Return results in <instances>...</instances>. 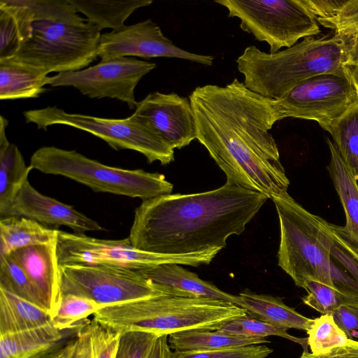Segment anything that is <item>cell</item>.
<instances>
[{
  "label": "cell",
  "instance_id": "obj_1",
  "mask_svg": "<svg viewBox=\"0 0 358 358\" xmlns=\"http://www.w3.org/2000/svg\"><path fill=\"white\" fill-rule=\"evenodd\" d=\"M196 137L225 173L227 182L265 194L287 193L289 180L269 131L282 120L275 99L235 78L196 87L189 96Z\"/></svg>",
  "mask_w": 358,
  "mask_h": 358
},
{
  "label": "cell",
  "instance_id": "obj_2",
  "mask_svg": "<svg viewBox=\"0 0 358 358\" xmlns=\"http://www.w3.org/2000/svg\"><path fill=\"white\" fill-rule=\"evenodd\" d=\"M268 198L229 182L193 194H169L143 200L127 237L133 247L162 255L221 250L240 235Z\"/></svg>",
  "mask_w": 358,
  "mask_h": 358
},
{
  "label": "cell",
  "instance_id": "obj_3",
  "mask_svg": "<svg viewBox=\"0 0 358 358\" xmlns=\"http://www.w3.org/2000/svg\"><path fill=\"white\" fill-rule=\"evenodd\" d=\"M236 63L248 89L273 99L283 96L310 78L348 73L343 44L336 34L332 37H306L300 43L273 54L250 45L238 57Z\"/></svg>",
  "mask_w": 358,
  "mask_h": 358
},
{
  "label": "cell",
  "instance_id": "obj_4",
  "mask_svg": "<svg viewBox=\"0 0 358 358\" xmlns=\"http://www.w3.org/2000/svg\"><path fill=\"white\" fill-rule=\"evenodd\" d=\"M247 315L244 308L223 300L165 295L104 306L93 320L120 334L145 331L169 335L196 329L218 330Z\"/></svg>",
  "mask_w": 358,
  "mask_h": 358
},
{
  "label": "cell",
  "instance_id": "obj_5",
  "mask_svg": "<svg viewBox=\"0 0 358 358\" xmlns=\"http://www.w3.org/2000/svg\"><path fill=\"white\" fill-rule=\"evenodd\" d=\"M278 213L280 238L278 266L303 288L312 278L334 287L330 275L331 223L311 213L288 193L271 199Z\"/></svg>",
  "mask_w": 358,
  "mask_h": 358
},
{
  "label": "cell",
  "instance_id": "obj_6",
  "mask_svg": "<svg viewBox=\"0 0 358 358\" xmlns=\"http://www.w3.org/2000/svg\"><path fill=\"white\" fill-rule=\"evenodd\" d=\"M29 166L46 174L62 176L95 192H106L143 201L172 192L173 185L163 174L103 164L76 150L43 146L31 157Z\"/></svg>",
  "mask_w": 358,
  "mask_h": 358
},
{
  "label": "cell",
  "instance_id": "obj_7",
  "mask_svg": "<svg viewBox=\"0 0 358 358\" xmlns=\"http://www.w3.org/2000/svg\"><path fill=\"white\" fill-rule=\"evenodd\" d=\"M101 34L97 26L88 22L34 21L30 37L8 59L48 74L79 71L97 59Z\"/></svg>",
  "mask_w": 358,
  "mask_h": 358
},
{
  "label": "cell",
  "instance_id": "obj_8",
  "mask_svg": "<svg viewBox=\"0 0 358 358\" xmlns=\"http://www.w3.org/2000/svg\"><path fill=\"white\" fill-rule=\"evenodd\" d=\"M23 115L27 123L36 124L38 129L47 130L56 124L69 126L101 138L115 150L136 151L149 163L158 161L167 165L174 160V150L134 114L126 118H104L47 106L26 110Z\"/></svg>",
  "mask_w": 358,
  "mask_h": 358
},
{
  "label": "cell",
  "instance_id": "obj_9",
  "mask_svg": "<svg viewBox=\"0 0 358 358\" xmlns=\"http://www.w3.org/2000/svg\"><path fill=\"white\" fill-rule=\"evenodd\" d=\"M219 252L213 250L186 255L157 254L135 248L128 238L104 240L60 230L57 240L59 266H105L134 271L163 264L197 267L210 264Z\"/></svg>",
  "mask_w": 358,
  "mask_h": 358
},
{
  "label": "cell",
  "instance_id": "obj_10",
  "mask_svg": "<svg viewBox=\"0 0 358 358\" xmlns=\"http://www.w3.org/2000/svg\"><path fill=\"white\" fill-rule=\"evenodd\" d=\"M228 16L238 17L240 27L266 42L273 54L290 48L301 38L320 32L316 17L301 0H219Z\"/></svg>",
  "mask_w": 358,
  "mask_h": 358
},
{
  "label": "cell",
  "instance_id": "obj_11",
  "mask_svg": "<svg viewBox=\"0 0 358 358\" xmlns=\"http://www.w3.org/2000/svg\"><path fill=\"white\" fill-rule=\"evenodd\" d=\"M281 119L294 117L316 121L327 131L358 103L349 76L325 73L306 79L275 99Z\"/></svg>",
  "mask_w": 358,
  "mask_h": 358
},
{
  "label": "cell",
  "instance_id": "obj_12",
  "mask_svg": "<svg viewBox=\"0 0 358 358\" xmlns=\"http://www.w3.org/2000/svg\"><path fill=\"white\" fill-rule=\"evenodd\" d=\"M62 294L85 297L103 307L165 296L136 271L105 266H59Z\"/></svg>",
  "mask_w": 358,
  "mask_h": 358
},
{
  "label": "cell",
  "instance_id": "obj_13",
  "mask_svg": "<svg viewBox=\"0 0 358 358\" xmlns=\"http://www.w3.org/2000/svg\"><path fill=\"white\" fill-rule=\"evenodd\" d=\"M156 68L153 62L124 57L101 61L85 69L49 78L52 87H73L92 99L110 98L136 108L134 90L138 82Z\"/></svg>",
  "mask_w": 358,
  "mask_h": 358
},
{
  "label": "cell",
  "instance_id": "obj_14",
  "mask_svg": "<svg viewBox=\"0 0 358 358\" xmlns=\"http://www.w3.org/2000/svg\"><path fill=\"white\" fill-rule=\"evenodd\" d=\"M174 57L211 66L214 57L177 47L151 19L101 34L98 57L106 61L124 57Z\"/></svg>",
  "mask_w": 358,
  "mask_h": 358
},
{
  "label": "cell",
  "instance_id": "obj_15",
  "mask_svg": "<svg viewBox=\"0 0 358 358\" xmlns=\"http://www.w3.org/2000/svg\"><path fill=\"white\" fill-rule=\"evenodd\" d=\"M171 148L181 149L196 138L189 98L155 92L137 101L134 113Z\"/></svg>",
  "mask_w": 358,
  "mask_h": 358
},
{
  "label": "cell",
  "instance_id": "obj_16",
  "mask_svg": "<svg viewBox=\"0 0 358 358\" xmlns=\"http://www.w3.org/2000/svg\"><path fill=\"white\" fill-rule=\"evenodd\" d=\"M19 216L57 229L65 226L76 234L105 230L97 222L76 210L38 192L27 180L13 201L5 217Z\"/></svg>",
  "mask_w": 358,
  "mask_h": 358
},
{
  "label": "cell",
  "instance_id": "obj_17",
  "mask_svg": "<svg viewBox=\"0 0 358 358\" xmlns=\"http://www.w3.org/2000/svg\"><path fill=\"white\" fill-rule=\"evenodd\" d=\"M57 240L20 248L10 254L36 288L44 308L52 318L62 296Z\"/></svg>",
  "mask_w": 358,
  "mask_h": 358
},
{
  "label": "cell",
  "instance_id": "obj_18",
  "mask_svg": "<svg viewBox=\"0 0 358 358\" xmlns=\"http://www.w3.org/2000/svg\"><path fill=\"white\" fill-rule=\"evenodd\" d=\"M168 296L208 298L231 302L238 306V295L225 292L213 283L178 264H163L136 271Z\"/></svg>",
  "mask_w": 358,
  "mask_h": 358
},
{
  "label": "cell",
  "instance_id": "obj_19",
  "mask_svg": "<svg viewBox=\"0 0 358 358\" xmlns=\"http://www.w3.org/2000/svg\"><path fill=\"white\" fill-rule=\"evenodd\" d=\"M332 246L330 275L342 304L358 307V248L351 242L343 227L331 224Z\"/></svg>",
  "mask_w": 358,
  "mask_h": 358
},
{
  "label": "cell",
  "instance_id": "obj_20",
  "mask_svg": "<svg viewBox=\"0 0 358 358\" xmlns=\"http://www.w3.org/2000/svg\"><path fill=\"white\" fill-rule=\"evenodd\" d=\"M81 327L62 331L52 322L33 329L0 334V358H43Z\"/></svg>",
  "mask_w": 358,
  "mask_h": 358
},
{
  "label": "cell",
  "instance_id": "obj_21",
  "mask_svg": "<svg viewBox=\"0 0 358 358\" xmlns=\"http://www.w3.org/2000/svg\"><path fill=\"white\" fill-rule=\"evenodd\" d=\"M240 307L252 317L265 321L278 328L307 331L314 319L305 317L284 303L280 297L257 294L245 289L238 294Z\"/></svg>",
  "mask_w": 358,
  "mask_h": 358
},
{
  "label": "cell",
  "instance_id": "obj_22",
  "mask_svg": "<svg viewBox=\"0 0 358 358\" xmlns=\"http://www.w3.org/2000/svg\"><path fill=\"white\" fill-rule=\"evenodd\" d=\"M8 120L0 117V218L5 217L13 201L32 170L27 166L17 146L6 136Z\"/></svg>",
  "mask_w": 358,
  "mask_h": 358
},
{
  "label": "cell",
  "instance_id": "obj_23",
  "mask_svg": "<svg viewBox=\"0 0 358 358\" xmlns=\"http://www.w3.org/2000/svg\"><path fill=\"white\" fill-rule=\"evenodd\" d=\"M326 139L331 155L327 170L345 215L343 229L348 238L358 248V183L334 143L329 138Z\"/></svg>",
  "mask_w": 358,
  "mask_h": 358
},
{
  "label": "cell",
  "instance_id": "obj_24",
  "mask_svg": "<svg viewBox=\"0 0 358 358\" xmlns=\"http://www.w3.org/2000/svg\"><path fill=\"white\" fill-rule=\"evenodd\" d=\"M50 76L44 71L10 59H0V99L38 97Z\"/></svg>",
  "mask_w": 358,
  "mask_h": 358
},
{
  "label": "cell",
  "instance_id": "obj_25",
  "mask_svg": "<svg viewBox=\"0 0 358 358\" xmlns=\"http://www.w3.org/2000/svg\"><path fill=\"white\" fill-rule=\"evenodd\" d=\"M52 322L43 308L0 289V334L16 333Z\"/></svg>",
  "mask_w": 358,
  "mask_h": 358
},
{
  "label": "cell",
  "instance_id": "obj_26",
  "mask_svg": "<svg viewBox=\"0 0 358 358\" xmlns=\"http://www.w3.org/2000/svg\"><path fill=\"white\" fill-rule=\"evenodd\" d=\"M267 343L270 342L266 338H248L219 330L196 329L169 335L170 348L176 352L211 351Z\"/></svg>",
  "mask_w": 358,
  "mask_h": 358
},
{
  "label": "cell",
  "instance_id": "obj_27",
  "mask_svg": "<svg viewBox=\"0 0 358 358\" xmlns=\"http://www.w3.org/2000/svg\"><path fill=\"white\" fill-rule=\"evenodd\" d=\"M58 231L24 217H1L0 255H8L20 248L56 241Z\"/></svg>",
  "mask_w": 358,
  "mask_h": 358
},
{
  "label": "cell",
  "instance_id": "obj_28",
  "mask_svg": "<svg viewBox=\"0 0 358 358\" xmlns=\"http://www.w3.org/2000/svg\"><path fill=\"white\" fill-rule=\"evenodd\" d=\"M76 10L83 13L86 21L101 30L106 28L119 29L126 20L137 9L150 6L152 0H67Z\"/></svg>",
  "mask_w": 358,
  "mask_h": 358
},
{
  "label": "cell",
  "instance_id": "obj_29",
  "mask_svg": "<svg viewBox=\"0 0 358 358\" xmlns=\"http://www.w3.org/2000/svg\"><path fill=\"white\" fill-rule=\"evenodd\" d=\"M329 132L358 183V103L335 122Z\"/></svg>",
  "mask_w": 358,
  "mask_h": 358
},
{
  "label": "cell",
  "instance_id": "obj_30",
  "mask_svg": "<svg viewBox=\"0 0 358 358\" xmlns=\"http://www.w3.org/2000/svg\"><path fill=\"white\" fill-rule=\"evenodd\" d=\"M103 306L93 300L74 294L62 295L59 308L52 318L58 329L66 331L83 327L90 321L87 317Z\"/></svg>",
  "mask_w": 358,
  "mask_h": 358
},
{
  "label": "cell",
  "instance_id": "obj_31",
  "mask_svg": "<svg viewBox=\"0 0 358 358\" xmlns=\"http://www.w3.org/2000/svg\"><path fill=\"white\" fill-rule=\"evenodd\" d=\"M0 289L45 309L36 288L10 255H0Z\"/></svg>",
  "mask_w": 358,
  "mask_h": 358
},
{
  "label": "cell",
  "instance_id": "obj_32",
  "mask_svg": "<svg viewBox=\"0 0 358 358\" xmlns=\"http://www.w3.org/2000/svg\"><path fill=\"white\" fill-rule=\"evenodd\" d=\"M308 345L313 355L329 352L338 346L344 345L350 338L336 324L332 315H321L314 319L306 331Z\"/></svg>",
  "mask_w": 358,
  "mask_h": 358
},
{
  "label": "cell",
  "instance_id": "obj_33",
  "mask_svg": "<svg viewBox=\"0 0 358 358\" xmlns=\"http://www.w3.org/2000/svg\"><path fill=\"white\" fill-rule=\"evenodd\" d=\"M219 331L248 338H266L271 336H280L300 344L303 350L308 351V338L293 336L287 330L278 328L265 321L252 317L243 316L231 320L224 324Z\"/></svg>",
  "mask_w": 358,
  "mask_h": 358
},
{
  "label": "cell",
  "instance_id": "obj_34",
  "mask_svg": "<svg viewBox=\"0 0 358 358\" xmlns=\"http://www.w3.org/2000/svg\"><path fill=\"white\" fill-rule=\"evenodd\" d=\"M32 21L49 20L81 24L86 19L67 0H18Z\"/></svg>",
  "mask_w": 358,
  "mask_h": 358
},
{
  "label": "cell",
  "instance_id": "obj_35",
  "mask_svg": "<svg viewBox=\"0 0 358 358\" xmlns=\"http://www.w3.org/2000/svg\"><path fill=\"white\" fill-rule=\"evenodd\" d=\"M303 289L307 294L302 298L303 303L322 315H332L342 302L336 290L320 281L308 278Z\"/></svg>",
  "mask_w": 358,
  "mask_h": 358
},
{
  "label": "cell",
  "instance_id": "obj_36",
  "mask_svg": "<svg viewBox=\"0 0 358 358\" xmlns=\"http://www.w3.org/2000/svg\"><path fill=\"white\" fill-rule=\"evenodd\" d=\"M160 335L145 331H131L120 334L115 358H149Z\"/></svg>",
  "mask_w": 358,
  "mask_h": 358
},
{
  "label": "cell",
  "instance_id": "obj_37",
  "mask_svg": "<svg viewBox=\"0 0 358 358\" xmlns=\"http://www.w3.org/2000/svg\"><path fill=\"white\" fill-rule=\"evenodd\" d=\"M273 350L265 345H251L202 352H172L171 358H266Z\"/></svg>",
  "mask_w": 358,
  "mask_h": 358
},
{
  "label": "cell",
  "instance_id": "obj_38",
  "mask_svg": "<svg viewBox=\"0 0 358 358\" xmlns=\"http://www.w3.org/2000/svg\"><path fill=\"white\" fill-rule=\"evenodd\" d=\"M89 327L91 358H115L120 334L93 320Z\"/></svg>",
  "mask_w": 358,
  "mask_h": 358
},
{
  "label": "cell",
  "instance_id": "obj_39",
  "mask_svg": "<svg viewBox=\"0 0 358 358\" xmlns=\"http://www.w3.org/2000/svg\"><path fill=\"white\" fill-rule=\"evenodd\" d=\"M21 45L17 22L10 11L0 6V59L13 57Z\"/></svg>",
  "mask_w": 358,
  "mask_h": 358
},
{
  "label": "cell",
  "instance_id": "obj_40",
  "mask_svg": "<svg viewBox=\"0 0 358 358\" xmlns=\"http://www.w3.org/2000/svg\"><path fill=\"white\" fill-rule=\"evenodd\" d=\"M322 26L335 32L358 27V0H347L345 5L334 17L317 19Z\"/></svg>",
  "mask_w": 358,
  "mask_h": 358
},
{
  "label": "cell",
  "instance_id": "obj_41",
  "mask_svg": "<svg viewBox=\"0 0 358 358\" xmlns=\"http://www.w3.org/2000/svg\"><path fill=\"white\" fill-rule=\"evenodd\" d=\"M316 19H329L336 16L347 0H301Z\"/></svg>",
  "mask_w": 358,
  "mask_h": 358
},
{
  "label": "cell",
  "instance_id": "obj_42",
  "mask_svg": "<svg viewBox=\"0 0 358 358\" xmlns=\"http://www.w3.org/2000/svg\"><path fill=\"white\" fill-rule=\"evenodd\" d=\"M335 34L338 36L343 44L345 55V66L358 65V27L335 32Z\"/></svg>",
  "mask_w": 358,
  "mask_h": 358
},
{
  "label": "cell",
  "instance_id": "obj_43",
  "mask_svg": "<svg viewBox=\"0 0 358 358\" xmlns=\"http://www.w3.org/2000/svg\"><path fill=\"white\" fill-rule=\"evenodd\" d=\"M332 316L336 324L345 334L358 329V307L342 304Z\"/></svg>",
  "mask_w": 358,
  "mask_h": 358
},
{
  "label": "cell",
  "instance_id": "obj_44",
  "mask_svg": "<svg viewBox=\"0 0 358 358\" xmlns=\"http://www.w3.org/2000/svg\"><path fill=\"white\" fill-rule=\"evenodd\" d=\"M299 358H358V341L350 338L345 345L320 355L303 350Z\"/></svg>",
  "mask_w": 358,
  "mask_h": 358
},
{
  "label": "cell",
  "instance_id": "obj_45",
  "mask_svg": "<svg viewBox=\"0 0 358 358\" xmlns=\"http://www.w3.org/2000/svg\"><path fill=\"white\" fill-rule=\"evenodd\" d=\"M171 348L169 343V335H160L150 352L149 358H171Z\"/></svg>",
  "mask_w": 358,
  "mask_h": 358
},
{
  "label": "cell",
  "instance_id": "obj_46",
  "mask_svg": "<svg viewBox=\"0 0 358 358\" xmlns=\"http://www.w3.org/2000/svg\"><path fill=\"white\" fill-rule=\"evenodd\" d=\"M72 336H71L70 338L64 341L63 343L59 344L58 346H57L55 348H54L43 358H64L67 343Z\"/></svg>",
  "mask_w": 358,
  "mask_h": 358
},
{
  "label": "cell",
  "instance_id": "obj_47",
  "mask_svg": "<svg viewBox=\"0 0 358 358\" xmlns=\"http://www.w3.org/2000/svg\"><path fill=\"white\" fill-rule=\"evenodd\" d=\"M347 67L358 98V65Z\"/></svg>",
  "mask_w": 358,
  "mask_h": 358
},
{
  "label": "cell",
  "instance_id": "obj_48",
  "mask_svg": "<svg viewBox=\"0 0 358 358\" xmlns=\"http://www.w3.org/2000/svg\"><path fill=\"white\" fill-rule=\"evenodd\" d=\"M349 337H355L358 338V331L357 330H352L346 334Z\"/></svg>",
  "mask_w": 358,
  "mask_h": 358
}]
</instances>
